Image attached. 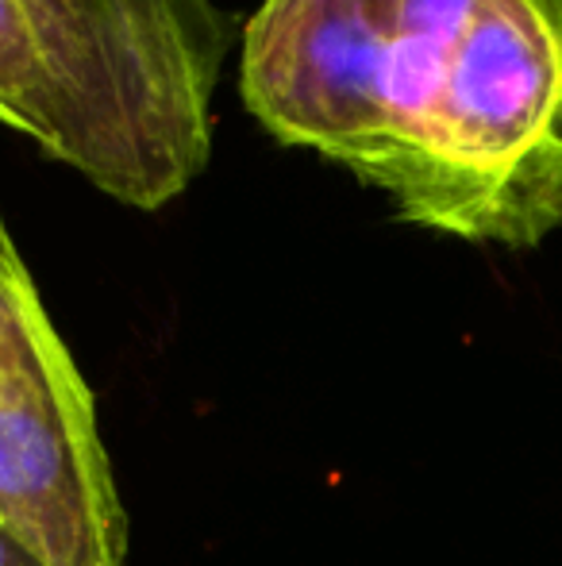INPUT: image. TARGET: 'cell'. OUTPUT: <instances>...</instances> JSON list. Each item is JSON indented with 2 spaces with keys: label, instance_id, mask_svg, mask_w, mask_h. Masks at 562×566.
Masks as SVG:
<instances>
[{
  "label": "cell",
  "instance_id": "5",
  "mask_svg": "<svg viewBox=\"0 0 562 566\" xmlns=\"http://www.w3.org/2000/svg\"><path fill=\"white\" fill-rule=\"evenodd\" d=\"M0 566H43L8 528H0Z\"/></svg>",
  "mask_w": 562,
  "mask_h": 566
},
{
  "label": "cell",
  "instance_id": "2",
  "mask_svg": "<svg viewBox=\"0 0 562 566\" xmlns=\"http://www.w3.org/2000/svg\"><path fill=\"white\" fill-rule=\"evenodd\" d=\"M0 528L43 566L128 559L93 389L39 297L0 343Z\"/></svg>",
  "mask_w": 562,
  "mask_h": 566
},
{
  "label": "cell",
  "instance_id": "4",
  "mask_svg": "<svg viewBox=\"0 0 562 566\" xmlns=\"http://www.w3.org/2000/svg\"><path fill=\"white\" fill-rule=\"evenodd\" d=\"M23 285H31L28 262L20 259V251H15L12 235H8V228H4V217H0V301L15 297Z\"/></svg>",
  "mask_w": 562,
  "mask_h": 566
},
{
  "label": "cell",
  "instance_id": "3",
  "mask_svg": "<svg viewBox=\"0 0 562 566\" xmlns=\"http://www.w3.org/2000/svg\"><path fill=\"white\" fill-rule=\"evenodd\" d=\"M0 124L128 209L158 212L193 186L54 0H0Z\"/></svg>",
  "mask_w": 562,
  "mask_h": 566
},
{
  "label": "cell",
  "instance_id": "1",
  "mask_svg": "<svg viewBox=\"0 0 562 566\" xmlns=\"http://www.w3.org/2000/svg\"><path fill=\"white\" fill-rule=\"evenodd\" d=\"M240 97L401 224L512 251L562 228V0H263Z\"/></svg>",
  "mask_w": 562,
  "mask_h": 566
}]
</instances>
